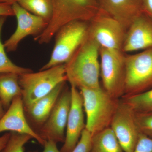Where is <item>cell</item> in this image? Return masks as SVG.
I'll return each mask as SVG.
<instances>
[{"instance_id": "obj_1", "label": "cell", "mask_w": 152, "mask_h": 152, "mask_svg": "<svg viewBox=\"0 0 152 152\" xmlns=\"http://www.w3.org/2000/svg\"><path fill=\"white\" fill-rule=\"evenodd\" d=\"M100 47L88 35L65 64L67 81L71 86L82 88H101Z\"/></svg>"}, {"instance_id": "obj_2", "label": "cell", "mask_w": 152, "mask_h": 152, "mask_svg": "<svg viewBox=\"0 0 152 152\" xmlns=\"http://www.w3.org/2000/svg\"><path fill=\"white\" fill-rule=\"evenodd\" d=\"M53 15L45 30L34 40L48 44L58 30L68 23L77 20L89 21L99 10L98 0H52Z\"/></svg>"}, {"instance_id": "obj_3", "label": "cell", "mask_w": 152, "mask_h": 152, "mask_svg": "<svg viewBox=\"0 0 152 152\" xmlns=\"http://www.w3.org/2000/svg\"><path fill=\"white\" fill-rule=\"evenodd\" d=\"M79 90L83 98L86 116L85 129L93 136L110 127L121 99L112 96L102 87Z\"/></svg>"}, {"instance_id": "obj_4", "label": "cell", "mask_w": 152, "mask_h": 152, "mask_svg": "<svg viewBox=\"0 0 152 152\" xmlns=\"http://www.w3.org/2000/svg\"><path fill=\"white\" fill-rule=\"evenodd\" d=\"M67 81L65 64L59 65L37 72L20 75L19 83L22 90L24 109L53 91L58 85Z\"/></svg>"}, {"instance_id": "obj_5", "label": "cell", "mask_w": 152, "mask_h": 152, "mask_svg": "<svg viewBox=\"0 0 152 152\" xmlns=\"http://www.w3.org/2000/svg\"><path fill=\"white\" fill-rule=\"evenodd\" d=\"M89 21H73L58 30L55 35V45L50 60L40 70L67 62L86 38Z\"/></svg>"}, {"instance_id": "obj_6", "label": "cell", "mask_w": 152, "mask_h": 152, "mask_svg": "<svg viewBox=\"0 0 152 152\" xmlns=\"http://www.w3.org/2000/svg\"><path fill=\"white\" fill-rule=\"evenodd\" d=\"M99 56L102 87L112 96L121 99L124 95L125 54L100 48Z\"/></svg>"}, {"instance_id": "obj_7", "label": "cell", "mask_w": 152, "mask_h": 152, "mask_svg": "<svg viewBox=\"0 0 152 152\" xmlns=\"http://www.w3.org/2000/svg\"><path fill=\"white\" fill-rule=\"evenodd\" d=\"M125 62L126 77L124 96L150 89L152 87V48L134 54H125Z\"/></svg>"}, {"instance_id": "obj_8", "label": "cell", "mask_w": 152, "mask_h": 152, "mask_svg": "<svg viewBox=\"0 0 152 152\" xmlns=\"http://www.w3.org/2000/svg\"><path fill=\"white\" fill-rule=\"evenodd\" d=\"M126 32L118 21L101 10L89 21L88 35L100 48L123 52Z\"/></svg>"}, {"instance_id": "obj_9", "label": "cell", "mask_w": 152, "mask_h": 152, "mask_svg": "<svg viewBox=\"0 0 152 152\" xmlns=\"http://www.w3.org/2000/svg\"><path fill=\"white\" fill-rule=\"evenodd\" d=\"M72 100L71 88L65 86L48 119L38 133L45 141L64 142Z\"/></svg>"}, {"instance_id": "obj_10", "label": "cell", "mask_w": 152, "mask_h": 152, "mask_svg": "<svg viewBox=\"0 0 152 152\" xmlns=\"http://www.w3.org/2000/svg\"><path fill=\"white\" fill-rule=\"evenodd\" d=\"M110 127L124 152H133L140 132L136 124L135 112L121 99Z\"/></svg>"}, {"instance_id": "obj_11", "label": "cell", "mask_w": 152, "mask_h": 152, "mask_svg": "<svg viewBox=\"0 0 152 152\" xmlns=\"http://www.w3.org/2000/svg\"><path fill=\"white\" fill-rule=\"evenodd\" d=\"M17 20V26L15 32L5 41L4 45L7 52L16 50L19 44L29 36L35 37L45 30L48 24L35 15L23 8L16 1L12 4Z\"/></svg>"}, {"instance_id": "obj_12", "label": "cell", "mask_w": 152, "mask_h": 152, "mask_svg": "<svg viewBox=\"0 0 152 152\" xmlns=\"http://www.w3.org/2000/svg\"><path fill=\"white\" fill-rule=\"evenodd\" d=\"M72 100L68 116L66 134L61 152H71L78 142L82 132L86 128L83 105L81 94L78 89L71 86Z\"/></svg>"}, {"instance_id": "obj_13", "label": "cell", "mask_w": 152, "mask_h": 152, "mask_svg": "<svg viewBox=\"0 0 152 152\" xmlns=\"http://www.w3.org/2000/svg\"><path fill=\"white\" fill-rule=\"evenodd\" d=\"M152 48V18L142 12L126 31L123 52L125 54Z\"/></svg>"}, {"instance_id": "obj_14", "label": "cell", "mask_w": 152, "mask_h": 152, "mask_svg": "<svg viewBox=\"0 0 152 152\" xmlns=\"http://www.w3.org/2000/svg\"><path fill=\"white\" fill-rule=\"evenodd\" d=\"M5 131L29 135L42 146L46 142L40 137L28 123L25 115L21 96L14 99L10 107L0 119V133Z\"/></svg>"}, {"instance_id": "obj_15", "label": "cell", "mask_w": 152, "mask_h": 152, "mask_svg": "<svg viewBox=\"0 0 152 152\" xmlns=\"http://www.w3.org/2000/svg\"><path fill=\"white\" fill-rule=\"evenodd\" d=\"M99 10L113 17L126 31L142 12L143 0H98Z\"/></svg>"}, {"instance_id": "obj_16", "label": "cell", "mask_w": 152, "mask_h": 152, "mask_svg": "<svg viewBox=\"0 0 152 152\" xmlns=\"http://www.w3.org/2000/svg\"><path fill=\"white\" fill-rule=\"evenodd\" d=\"M66 82L61 83L46 96L24 109L30 120L36 126L40 128L48 119L66 86Z\"/></svg>"}, {"instance_id": "obj_17", "label": "cell", "mask_w": 152, "mask_h": 152, "mask_svg": "<svg viewBox=\"0 0 152 152\" xmlns=\"http://www.w3.org/2000/svg\"><path fill=\"white\" fill-rule=\"evenodd\" d=\"M19 77V75L14 73H0V99L6 111L10 107L15 98L22 96Z\"/></svg>"}, {"instance_id": "obj_18", "label": "cell", "mask_w": 152, "mask_h": 152, "mask_svg": "<svg viewBox=\"0 0 152 152\" xmlns=\"http://www.w3.org/2000/svg\"><path fill=\"white\" fill-rule=\"evenodd\" d=\"M90 152H124L110 127L92 136Z\"/></svg>"}, {"instance_id": "obj_19", "label": "cell", "mask_w": 152, "mask_h": 152, "mask_svg": "<svg viewBox=\"0 0 152 152\" xmlns=\"http://www.w3.org/2000/svg\"><path fill=\"white\" fill-rule=\"evenodd\" d=\"M16 1L28 12L42 18L48 24L53 15L52 0H16Z\"/></svg>"}, {"instance_id": "obj_20", "label": "cell", "mask_w": 152, "mask_h": 152, "mask_svg": "<svg viewBox=\"0 0 152 152\" xmlns=\"http://www.w3.org/2000/svg\"><path fill=\"white\" fill-rule=\"evenodd\" d=\"M7 18V17L0 16V73H14L20 75L22 74L32 72L33 71L28 68L17 65L12 62L7 56L5 48L1 40L2 30Z\"/></svg>"}, {"instance_id": "obj_21", "label": "cell", "mask_w": 152, "mask_h": 152, "mask_svg": "<svg viewBox=\"0 0 152 152\" xmlns=\"http://www.w3.org/2000/svg\"><path fill=\"white\" fill-rule=\"evenodd\" d=\"M136 113L152 112V88L137 94L121 98Z\"/></svg>"}, {"instance_id": "obj_22", "label": "cell", "mask_w": 152, "mask_h": 152, "mask_svg": "<svg viewBox=\"0 0 152 152\" xmlns=\"http://www.w3.org/2000/svg\"><path fill=\"white\" fill-rule=\"evenodd\" d=\"M11 135L4 149L1 152H24V146L31 136L26 134L10 132Z\"/></svg>"}, {"instance_id": "obj_23", "label": "cell", "mask_w": 152, "mask_h": 152, "mask_svg": "<svg viewBox=\"0 0 152 152\" xmlns=\"http://www.w3.org/2000/svg\"><path fill=\"white\" fill-rule=\"evenodd\" d=\"M135 118L140 132L152 138V112H135Z\"/></svg>"}, {"instance_id": "obj_24", "label": "cell", "mask_w": 152, "mask_h": 152, "mask_svg": "<svg viewBox=\"0 0 152 152\" xmlns=\"http://www.w3.org/2000/svg\"><path fill=\"white\" fill-rule=\"evenodd\" d=\"M92 135L85 129L82 132L78 142L71 152H90Z\"/></svg>"}, {"instance_id": "obj_25", "label": "cell", "mask_w": 152, "mask_h": 152, "mask_svg": "<svg viewBox=\"0 0 152 152\" xmlns=\"http://www.w3.org/2000/svg\"><path fill=\"white\" fill-rule=\"evenodd\" d=\"M133 152H152V138L140 133Z\"/></svg>"}, {"instance_id": "obj_26", "label": "cell", "mask_w": 152, "mask_h": 152, "mask_svg": "<svg viewBox=\"0 0 152 152\" xmlns=\"http://www.w3.org/2000/svg\"><path fill=\"white\" fill-rule=\"evenodd\" d=\"M12 4L0 3V16H15Z\"/></svg>"}, {"instance_id": "obj_27", "label": "cell", "mask_w": 152, "mask_h": 152, "mask_svg": "<svg viewBox=\"0 0 152 152\" xmlns=\"http://www.w3.org/2000/svg\"><path fill=\"white\" fill-rule=\"evenodd\" d=\"M44 150L41 152H61L58 149L56 143L52 141H47L44 145Z\"/></svg>"}, {"instance_id": "obj_28", "label": "cell", "mask_w": 152, "mask_h": 152, "mask_svg": "<svg viewBox=\"0 0 152 152\" xmlns=\"http://www.w3.org/2000/svg\"><path fill=\"white\" fill-rule=\"evenodd\" d=\"M142 12L152 18V0H143Z\"/></svg>"}, {"instance_id": "obj_29", "label": "cell", "mask_w": 152, "mask_h": 152, "mask_svg": "<svg viewBox=\"0 0 152 152\" xmlns=\"http://www.w3.org/2000/svg\"><path fill=\"white\" fill-rule=\"evenodd\" d=\"M10 135L11 132H10L5 133L0 137V152L5 147L6 144L10 137Z\"/></svg>"}, {"instance_id": "obj_30", "label": "cell", "mask_w": 152, "mask_h": 152, "mask_svg": "<svg viewBox=\"0 0 152 152\" xmlns=\"http://www.w3.org/2000/svg\"><path fill=\"white\" fill-rule=\"evenodd\" d=\"M6 111L4 108L1 101L0 99V119L2 118L4 115Z\"/></svg>"}, {"instance_id": "obj_31", "label": "cell", "mask_w": 152, "mask_h": 152, "mask_svg": "<svg viewBox=\"0 0 152 152\" xmlns=\"http://www.w3.org/2000/svg\"><path fill=\"white\" fill-rule=\"evenodd\" d=\"M16 0H0V3H8V4H12L14 2L16 1Z\"/></svg>"}]
</instances>
